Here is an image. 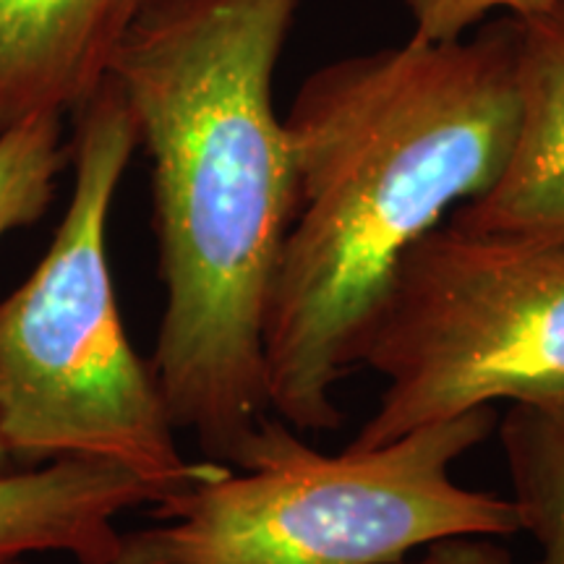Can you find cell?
<instances>
[{
  "label": "cell",
  "mask_w": 564,
  "mask_h": 564,
  "mask_svg": "<svg viewBox=\"0 0 564 564\" xmlns=\"http://www.w3.org/2000/svg\"><path fill=\"white\" fill-rule=\"evenodd\" d=\"M301 0H150L110 61L152 162L165 285L152 371L175 429L236 465L272 415L264 329L299 178L274 74Z\"/></svg>",
  "instance_id": "cell-1"
},
{
  "label": "cell",
  "mask_w": 564,
  "mask_h": 564,
  "mask_svg": "<svg viewBox=\"0 0 564 564\" xmlns=\"http://www.w3.org/2000/svg\"><path fill=\"white\" fill-rule=\"evenodd\" d=\"M518 24L486 19L457 42L333 61L282 118L299 209L264 329L272 413L295 432L343 423L335 387L400 262L449 212L489 192L518 129Z\"/></svg>",
  "instance_id": "cell-2"
},
{
  "label": "cell",
  "mask_w": 564,
  "mask_h": 564,
  "mask_svg": "<svg viewBox=\"0 0 564 564\" xmlns=\"http://www.w3.org/2000/svg\"><path fill=\"white\" fill-rule=\"evenodd\" d=\"M74 118L66 217L37 270L0 303V442L26 465L55 457L126 465L165 499L228 465L181 455L152 366L133 350L118 312L108 220L139 147L131 105L105 76Z\"/></svg>",
  "instance_id": "cell-3"
},
{
  "label": "cell",
  "mask_w": 564,
  "mask_h": 564,
  "mask_svg": "<svg viewBox=\"0 0 564 564\" xmlns=\"http://www.w3.org/2000/svg\"><path fill=\"white\" fill-rule=\"evenodd\" d=\"M494 405L373 449L324 455L270 415L223 474L152 505L112 564H400L449 539L523 533L512 499L453 465L497 432Z\"/></svg>",
  "instance_id": "cell-4"
},
{
  "label": "cell",
  "mask_w": 564,
  "mask_h": 564,
  "mask_svg": "<svg viewBox=\"0 0 564 564\" xmlns=\"http://www.w3.org/2000/svg\"><path fill=\"white\" fill-rule=\"evenodd\" d=\"M358 366L387 387L350 449L564 394V236L436 225L394 272Z\"/></svg>",
  "instance_id": "cell-5"
},
{
  "label": "cell",
  "mask_w": 564,
  "mask_h": 564,
  "mask_svg": "<svg viewBox=\"0 0 564 564\" xmlns=\"http://www.w3.org/2000/svg\"><path fill=\"white\" fill-rule=\"evenodd\" d=\"M518 129L489 192L449 212L476 232L564 236V0L514 17Z\"/></svg>",
  "instance_id": "cell-6"
},
{
  "label": "cell",
  "mask_w": 564,
  "mask_h": 564,
  "mask_svg": "<svg viewBox=\"0 0 564 564\" xmlns=\"http://www.w3.org/2000/svg\"><path fill=\"white\" fill-rule=\"evenodd\" d=\"M150 0H0V137L95 95Z\"/></svg>",
  "instance_id": "cell-7"
},
{
  "label": "cell",
  "mask_w": 564,
  "mask_h": 564,
  "mask_svg": "<svg viewBox=\"0 0 564 564\" xmlns=\"http://www.w3.org/2000/svg\"><path fill=\"white\" fill-rule=\"evenodd\" d=\"M160 499L150 481L100 457H55L47 468L0 474V564L26 554L112 564L123 535L116 520Z\"/></svg>",
  "instance_id": "cell-8"
},
{
  "label": "cell",
  "mask_w": 564,
  "mask_h": 564,
  "mask_svg": "<svg viewBox=\"0 0 564 564\" xmlns=\"http://www.w3.org/2000/svg\"><path fill=\"white\" fill-rule=\"evenodd\" d=\"M497 432L520 528L541 549L535 564H564V394L510 405Z\"/></svg>",
  "instance_id": "cell-9"
},
{
  "label": "cell",
  "mask_w": 564,
  "mask_h": 564,
  "mask_svg": "<svg viewBox=\"0 0 564 564\" xmlns=\"http://www.w3.org/2000/svg\"><path fill=\"white\" fill-rule=\"evenodd\" d=\"M68 162L61 112H37L0 137V238L45 215Z\"/></svg>",
  "instance_id": "cell-10"
},
{
  "label": "cell",
  "mask_w": 564,
  "mask_h": 564,
  "mask_svg": "<svg viewBox=\"0 0 564 564\" xmlns=\"http://www.w3.org/2000/svg\"><path fill=\"white\" fill-rule=\"evenodd\" d=\"M552 3L556 0H405V9L413 19V32L408 40L426 45L457 42L499 13L525 17Z\"/></svg>",
  "instance_id": "cell-11"
},
{
  "label": "cell",
  "mask_w": 564,
  "mask_h": 564,
  "mask_svg": "<svg viewBox=\"0 0 564 564\" xmlns=\"http://www.w3.org/2000/svg\"><path fill=\"white\" fill-rule=\"evenodd\" d=\"M400 564H514L512 554L491 539H449L423 549L419 560Z\"/></svg>",
  "instance_id": "cell-12"
},
{
  "label": "cell",
  "mask_w": 564,
  "mask_h": 564,
  "mask_svg": "<svg viewBox=\"0 0 564 564\" xmlns=\"http://www.w3.org/2000/svg\"><path fill=\"white\" fill-rule=\"evenodd\" d=\"M11 455H9V449L3 447V442H0V474H9L11 470Z\"/></svg>",
  "instance_id": "cell-13"
},
{
  "label": "cell",
  "mask_w": 564,
  "mask_h": 564,
  "mask_svg": "<svg viewBox=\"0 0 564 564\" xmlns=\"http://www.w3.org/2000/svg\"><path fill=\"white\" fill-rule=\"evenodd\" d=\"M6 564H24V562H21V560H19V562H6Z\"/></svg>",
  "instance_id": "cell-14"
}]
</instances>
